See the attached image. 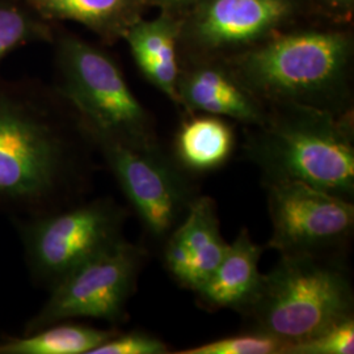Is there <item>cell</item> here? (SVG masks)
<instances>
[{
	"label": "cell",
	"instance_id": "cell-8",
	"mask_svg": "<svg viewBox=\"0 0 354 354\" xmlns=\"http://www.w3.org/2000/svg\"><path fill=\"white\" fill-rule=\"evenodd\" d=\"M299 0H196L180 38L201 54L250 49L274 36L298 12Z\"/></svg>",
	"mask_w": 354,
	"mask_h": 354
},
{
	"label": "cell",
	"instance_id": "cell-23",
	"mask_svg": "<svg viewBox=\"0 0 354 354\" xmlns=\"http://www.w3.org/2000/svg\"><path fill=\"white\" fill-rule=\"evenodd\" d=\"M330 10L336 12H349L353 7L354 0H323Z\"/></svg>",
	"mask_w": 354,
	"mask_h": 354
},
{
	"label": "cell",
	"instance_id": "cell-16",
	"mask_svg": "<svg viewBox=\"0 0 354 354\" xmlns=\"http://www.w3.org/2000/svg\"><path fill=\"white\" fill-rule=\"evenodd\" d=\"M46 15L82 23L97 32L122 33L138 21L143 0H33Z\"/></svg>",
	"mask_w": 354,
	"mask_h": 354
},
{
	"label": "cell",
	"instance_id": "cell-14",
	"mask_svg": "<svg viewBox=\"0 0 354 354\" xmlns=\"http://www.w3.org/2000/svg\"><path fill=\"white\" fill-rule=\"evenodd\" d=\"M124 37L142 74L171 102L180 104L177 93L180 21L165 11L151 20L140 19L127 28Z\"/></svg>",
	"mask_w": 354,
	"mask_h": 354
},
{
	"label": "cell",
	"instance_id": "cell-7",
	"mask_svg": "<svg viewBox=\"0 0 354 354\" xmlns=\"http://www.w3.org/2000/svg\"><path fill=\"white\" fill-rule=\"evenodd\" d=\"M272 235L268 248L281 254H322L348 241L354 206L299 181L268 183Z\"/></svg>",
	"mask_w": 354,
	"mask_h": 354
},
{
	"label": "cell",
	"instance_id": "cell-22",
	"mask_svg": "<svg viewBox=\"0 0 354 354\" xmlns=\"http://www.w3.org/2000/svg\"><path fill=\"white\" fill-rule=\"evenodd\" d=\"M147 4H152L156 7L163 8L167 12L169 11H176V10H184V8H189L190 6L196 1V0H143Z\"/></svg>",
	"mask_w": 354,
	"mask_h": 354
},
{
	"label": "cell",
	"instance_id": "cell-17",
	"mask_svg": "<svg viewBox=\"0 0 354 354\" xmlns=\"http://www.w3.org/2000/svg\"><path fill=\"white\" fill-rule=\"evenodd\" d=\"M114 335V332L109 330L66 324L46 329L30 337L8 342L0 348V353L89 354L92 349Z\"/></svg>",
	"mask_w": 354,
	"mask_h": 354
},
{
	"label": "cell",
	"instance_id": "cell-3",
	"mask_svg": "<svg viewBox=\"0 0 354 354\" xmlns=\"http://www.w3.org/2000/svg\"><path fill=\"white\" fill-rule=\"evenodd\" d=\"M353 308L351 277L339 263L323 254H281L244 314L252 330L290 348L353 317Z\"/></svg>",
	"mask_w": 354,
	"mask_h": 354
},
{
	"label": "cell",
	"instance_id": "cell-1",
	"mask_svg": "<svg viewBox=\"0 0 354 354\" xmlns=\"http://www.w3.org/2000/svg\"><path fill=\"white\" fill-rule=\"evenodd\" d=\"M245 143L266 184L299 181L352 201L353 127L345 113L299 104H276Z\"/></svg>",
	"mask_w": 354,
	"mask_h": 354
},
{
	"label": "cell",
	"instance_id": "cell-13",
	"mask_svg": "<svg viewBox=\"0 0 354 354\" xmlns=\"http://www.w3.org/2000/svg\"><path fill=\"white\" fill-rule=\"evenodd\" d=\"M264 247L251 239L243 228L228 244L226 253L213 274L194 291L203 307L210 310L231 308L244 313L252 304L261 286L263 273L259 261Z\"/></svg>",
	"mask_w": 354,
	"mask_h": 354
},
{
	"label": "cell",
	"instance_id": "cell-10",
	"mask_svg": "<svg viewBox=\"0 0 354 354\" xmlns=\"http://www.w3.org/2000/svg\"><path fill=\"white\" fill-rule=\"evenodd\" d=\"M59 147L50 134L20 114L0 109V193L37 196L50 188Z\"/></svg>",
	"mask_w": 354,
	"mask_h": 354
},
{
	"label": "cell",
	"instance_id": "cell-21",
	"mask_svg": "<svg viewBox=\"0 0 354 354\" xmlns=\"http://www.w3.org/2000/svg\"><path fill=\"white\" fill-rule=\"evenodd\" d=\"M28 35V20L19 10L0 6V58L16 48Z\"/></svg>",
	"mask_w": 354,
	"mask_h": 354
},
{
	"label": "cell",
	"instance_id": "cell-2",
	"mask_svg": "<svg viewBox=\"0 0 354 354\" xmlns=\"http://www.w3.org/2000/svg\"><path fill=\"white\" fill-rule=\"evenodd\" d=\"M352 37L339 30L274 35L234 57L228 70L259 102L344 113Z\"/></svg>",
	"mask_w": 354,
	"mask_h": 354
},
{
	"label": "cell",
	"instance_id": "cell-20",
	"mask_svg": "<svg viewBox=\"0 0 354 354\" xmlns=\"http://www.w3.org/2000/svg\"><path fill=\"white\" fill-rule=\"evenodd\" d=\"M168 346L156 336L136 330L127 335H114L89 354H165Z\"/></svg>",
	"mask_w": 354,
	"mask_h": 354
},
{
	"label": "cell",
	"instance_id": "cell-18",
	"mask_svg": "<svg viewBox=\"0 0 354 354\" xmlns=\"http://www.w3.org/2000/svg\"><path fill=\"white\" fill-rule=\"evenodd\" d=\"M288 344L263 332L251 330L238 336L206 342L178 354H286Z\"/></svg>",
	"mask_w": 354,
	"mask_h": 354
},
{
	"label": "cell",
	"instance_id": "cell-4",
	"mask_svg": "<svg viewBox=\"0 0 354 354\" xmlns=\"http://www.w3.org/2000/svg\"><path fill=\"white\" fill-rule=\"evenodd\" d=\"M61 66L66 96L96 138L118 140L134 147L159 145L150 114L105 53L70 38L62 44Z\"/></svg>",
	"mask_w": 354,
	"mask_h": 354
},
{
	"label": "cell",
	"instance_id": "cell-11",
	"mask_svg": "<svg viewBox=\"0 0 354 354\" xmlns=\"http://www.w3.org/2000/svg\"><path fill=\"white\" fill-rule=\"evenodd\" d=\"M227 247L221 235L214 200L196 196L183 221L165 239V264L183 288L196 291L213 274Z\"/></svg>",
	"mask_w": 354,
	"mask_h": 354
},
{
	"label": "cell",
	"instance_id": "cell-5",
	"mask_svg": "<svg viewBox=\"0 0 354 354\" xmlns=\"http://www.w3.org/2000/svg\"><path fill=\"white\" fill-rule=\"evenodd\" d=\"M145 257L143 248L121 239L93 254L58 279L35 327L70 317L120 320Z\"/></svg>",
	"mask_w": 354,
	"mask_h": 354
},
{
	"label": "cell",
	"instance_id": "cell-6",
	"mask_svg": "<svg viewBox=\"0 0 354 354\" xmlns=\"http://www.w3.org/2000/svg\"><path fill=\"white\" fill-rule=\"evenodd\" d=\"M127 200L155 241H165L187 214L196 194L162 147H134L96 138Z\"/></svg>",
	"mask_w": 354,
	"mask_h": 354
},
{
	"label": "cell",
	"instance_id": "cell-12",
	"mask_svg": "<svg viewBox=\"0 0 354 354\" xmlns=\"http://www.w3.org/2000/svg\"><path fill=\"white\" fill-rule=\"evenodd\" d=\"M177 93L180 105L190 112L230 117L250 127L266 120L264 104L244 88L227 67L200 64L180 71Z\"/></svg>",
	"mask_w": 354,
	"mask_h": 354
},
{
	"label": "cell",
	"instance_id": "cell-9",
	"mask_svg": "<svg viewBox=\"0 0 354 354\" xmlns=\"http://www.w3.org/2000/svg\"><path fill=\"white\" fill-rule=\"evenodd\" d=\"M124 212L109 203H93L44 221L33 234L35 261L42 272L62 279L120 238Z\"/></svg>",
	"mask_w": 354,
	"mask_h": 354
},
{
	"label": "cell",
	"instance_id": "cell-15",
	"mask_svg": "<svg viewBox=\"0 0 354 354\" xmlns=\"http://www.w3.org/2000/svg\"><path fill=\"white\" fill-rule=\"evenodd\" d=\"M235 134L222 117L203 113L183 122L175 140L177 162L190 172H210L227 162Z\"/></svg>",
	"mask_w": 354,
	"mask_h": 354
},
{
	"label": "cell",
	"instance_id": "cell-19",
	"mask_svg": "<svg viewBox=\"0 0 354 354\" xmlns=\"http://www.w3.org/2000/svg\"><path fill=\"white\" fill-rule=\"evenodd\" d=\"M353 352L354 319L348 317L308 340L291 345L288 354H352Z\"/></svg>",
	"mask_w": 354,
	"mask_h": 354
}]
</instances>
